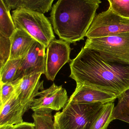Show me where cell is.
I'll list each match as a JSON object with an SVG mask.
<instances>
[{
    "mask_svg": "<svg viewBox=\"0 0 129 129\" xmlns=\"http://www.w3.org/2000/svg\"><path fill=\"white\" fill-rule=\"evenodd\" d=\"M10 38L0 35V68L8 61L10 55Z\"/></svg>",
    "mask_w": 129,
    "mask_h": 129,
    "instance_id": "cell-20",
    "label": "cell"
},
{
    "mask_svg": "<svg viewBox=\"0 0 129 129\" xmlns=\"http://www.w3.org/2000/svg\"><path fill=\"white\" fill-rule=\"evenodd\" d=\"M38 96L33 100L30 109L38 113L50 114L53 111H60L69 101L66 90L55 83L48 88L39 91Z\"/></svg>",
    "mask_w": 129,
    "mask_h": 129,
    "instance_id": "cell-7",
    "label": "cell"
},
{
    "mask_svg": "<svg viewBox=\"0 0 129 129\" xmlns=\"http://www.w3.org/2000/svg\"><path fill=\"white\" fill-rule=\"evenodd\" d=\"M117 99L118 103L114 109L112 119L119 120L129 123V89Z\"/></svg>",
    "mask_w": 129,
    "mask_h": 129,
    "instance_id": "cell-15",
    "label": "cell"
},
{
    "mask_svg": "<svg viewBox=\"0 0 129 129\" xmlns=\"http://www.w3.org/2000/svg\"><path fill=\"white\" fill-rule=\"evenodd\" d=\"M11 16L16 29L25 31L45 48L55 39L51 22L44 14L19 8L13 11Z\"/></svg>",
    "mask_w": 129,
    "mask_h": 129,
    "instance_id": "cell-4",
    "label": "cell"
},
{
    "mask_svg": "<svg viewBox=\"0 0 129 129\" xmlns=\"http://www.w3.org/2000/svg\"><path fill=\"white\" fill-rule=\"evenodd\" d=\"M101 3V0H58L50 13L55 34L70 44L84 40Z\"/></svg>",
    "mask_w": 129,
    "mask_h": 129,
    "instance_id": "cell-2",
    "label": "cell"
},
{
    "mask_svg": "<svg viewBox=\"0 0 129 129\" xmlns=\"http://www.w3.org/2000/svg\"><path fill=\"white\" fill-rule=\"evenodd\" d=\"M15 93L4 104L1 105L0 127L20 124L26 112Z\"/></svg>",
    "mask_w": 129,
    "mask_h": 129,
    "instance_id": "cell-12",
    "label": "cell"
},
{
    "mask_svg": "<svg viewBox=\"0 0 129 129\" xmlns=\"http://www.w3.org/2000/svg\"><path fill=\"white\" fill-rule=\"evenodd\" d=\"M10 10L4 0H0V35L9 38L16 30Z\"/></svg>",
    "mask_w": 129,
    "mask_h": 129,
    "instance_id": "cell-14",
    "label": "cell"
},
{
    "mask_svg": "<svg viewBox=\"0 0 129 129\" xmlns=\"http://www.w3.org/2000/svg\"><path fill=\"white\" fill-rule=\"evenodd\" d=\"M45 48L39 42H35L26 55L22 58L14 81L34 73L44 74L46 67Z\"/></svg>",
    "mask_w": 129,
    "mask_h": 129,
    "instance_id": "cell-10",
    "label": "cell"
},
{
    "mask_svg": "<svg viewBox=\"0 0 129 129\" xmlns=\"http://www.w3.org/2000/svg\"><path fill=\"white\" fill-rule=\"evenodd\" d=\"M107 103L85 104L68 101L63 110L54 116L55 128L92 129Z\"/></svg>",
    "mask_w": 129,
    "mask_h": 129,
    "instance_id": "cell-3",
    "label": "cell"
},
{
    "mask_svg": "<svg viewBox=\"0 0 129 129\" xmlns=\"http://www.w3.org/2000/svg\"><path fill=\"white\" fill-rule=\"evenodd\" d=\"M35 129H56L51 113H38L34 112L32 115Z\"/></svg>",
    "mask_w": 129,
    "mask_h": 129,
    "instance_id": "cell-19",
    "label": "cell"
},
{
    "mask_svg": "<svg viewBox=\"0 0 129 129\" xmlns=\"http://www.w3.org/2000/svg\"><path fill=\"white\" fill-rule=\"evenodd\" d=\"M22 59L9 60L0 68L1 83H12L21 64Z\"/></svg>",
    "mask_w": 129,
    "mask_h": 129,
    "instance_id": "cell-16",
    "label": "cell"
},
{
    "mask_svg": "<svg viewBox=\"0 0 129 129\" xmlns=\"http://www.w3.org/2000/svg\"><path fill=\"white\" fill-rule=\"evenodd\" d=\"M13 126H1L0 129H13Z\"/></svg>",
    "mask_w": 129,
    "mask_h": 129,
    "instance_id": "cell-25",
    "label": "cell"
},
{
    "mask_svg": "<svg viewBox=\"0 0 129 129\" xmlns=\"http://www.w3.org/2000/svg\"></svg>",
    "mask_w": 129,
    "mask_h": 129,
    "instance_id": "cell-26",
    "label": "cell"
},
{
    "mask_svg": "<svg viewBox=\"0 0 129 129\" xmlns=\"http://www.w3.org/2000/svg\"><path fill=\"white\" fill-rule=\"evenodd\" d=\"M42 74L41 73L31 74L12 82L14 85L15 94L26 111L30 109L39 90H44L43 81L40 80Z\"/></svg>",
    "mask_w": 129,
    "mask_h": 129,
    "instance_id": "cell-9",
    "label": "cell"
},
{
    "mask_svg": "<svg viewBox=\"0 0 129 129\" xmlns=\"http://www.w3.org/2000/svg\"><path fill=\"white\" fill-rule=\"evenodd\" d=\"M84 47L94 50L105 60L129 64V32L87 38Z\"/></svg>",
    "mask_w": 129,
    "mask_h": 129,
    "instance_id": "cell-5",
    "label": "cell"
},
{
    "mask_svg": "<svg viewBox=\"0 0 129 129\" xmlns=\"http://www.w3.org/2000/svg\"><path fill=\"white\" fill-rule=\"evenodd\" d=\"M23 0H4L9 9L14 10L17 9Z\"/></svg>",
    "mask_w": 129,
    "mask_h": 129,
    "instance_id": "cell-23",
    "label": "cell"
},
{
    "mask_svg": "<svg viewBox=\"0 0 129 129\" xmlns=\"http://www.w3.org/2000/svg\"><path fill=\"white\" fill-rule=\"evenodd\" d=\"M54 1L23 0L18 8H24L43 14L46 13L51 10L52 4Z\"/></svg>",
    "mask_w": 129,
    "mask_h": 129,
    "instance_id": "cell-17",
    "label": "cell"
},
{
    "mask_svg": "<svg viewBox=\"0 0 129 129\" xmlns=\"http://www.w3.org/2000/svg\"><path fill=\"white\" fill-rule=\"evenodd\" d=\"M109 8L122 16L129 18V0H108Z\"/></svg>",
    "mask_w": 129,
    "mask_h": 129,
    "instance_id": "cell-21",
    "label": "cell"
},
{
    "mask_svg": "<svg viewBox=\"0 0 129 129\" xmlns=\"http://www.w3.org/2000/svg\"><path fill=\"white\" fill-rule=\"evenodd\" d=\"M127 32H129V18L122 16L109 8L96 15L85 37L101 38Z\"/></svg>",
    "mask_w": 129,
    "mask_h": 129,
    "instance_id": "cell-6",
    "label": "cell"
},
{
    "mask_svg": "<svg viewBox=\"0 0 129 129\" xmlns=\"http://www.w3.org/2000/svg\"><path fill=\"white\" fill-rule=\"evenodd\" d=\"M70 68V77L76 83L111 92L117 98L129 89V64L105 60L88 48H82Z\"/></svg>",
    "mask_w": 129,
    "mask_h": 129,
    "instance_id": "cell-1",
    "label": "cell"
},
{
    "mask_svg": "<svg viewBox=\"0 0 129 129\" xmlns=\"http://www.w3.org/2000/svg\"><path fill=\"white\" fill-rule=\"evenodd\" d=\"M13 129H35L34 123L23 122L20 124L13 126Z\"/></svg>",
    "mask_w": 129,
    "mask_h": 129,
    "instance_id": "cell-24",
    "label": "cell"
},
{
    "mask_svg": "<svg viewBox=\"0 0 129 129\" xmlns=\"http://www.w3.org/2000/svg\"><path fill=\"white\" fill-rule=\"evenodd\" d=\"M10 39L11 46L9 60L23 58L36 41L29 34L20 29H16Z\"/></svg>",
    "mask_w": 129,
    "mask_h": 129,
    "instance_id": "cell-13",
    "label": "cell"
},
{
    "mask_svg": "<svg viewBox=\"0 0 129 129\" xmlns=\"http://www.w3.org/2000/svg\"><path fill=\"white\" fill-rule=\"evenodd\" d=\"M71 50L70 44L61 39H55L50 42L47 48L44 74L47 80L54 81L62 67L70 62Z\"/></svg>",
    "mask_w": 129,
    "mask_h": 129,
    "instance_id": "cell-8",
    "label": "cell"
},
{
    "mask_svg": "<svg viewBox=\"0 0 129 129\" xmlns=\"http://www.w3.org/2000/svg\"><path fill=\"white\" fill-rule=\"evenodd\" d=\"M117 99L113 93L89 86L76 83L75 91L69 101L85 104L114 102Z\"/></svg>",
    "mask_w": 129,
    "mask_h": 129,
    "instance_id": "cell-11",
    "label": "cell"
},
{
    "mask_svg": "<svg viewBox=\"0 0 129 129\" xmlns=\"http://www.w3.org/2000/svg\"><path fill=\"white\" fill-rule=\"evenodd\" d=\"M1 84V104L2 105L7 101L15 93V88L13 83Z\"/></svg>",
    "mask_w": 129,
    "mask_h": 129,
    "instance_id": "cell-22",
    "label": "cell"
},
{
    "mask_svg": "<svg viewBox=\"0 0 129 129\" xmlns=\"http://www.w3.org/2000/svg\"><path fill=\"white\" fill-rule=\"evenodd\" d=\"M114 107L113 102L107 103L104 111L92 129H107L109 124L113 121L112 116Z\"/></svg>",
    "mask_w": 129,
    "mask_h": 129,
    "instance_id": "cell-18",
    "label": "cell"
}]
</instances>
